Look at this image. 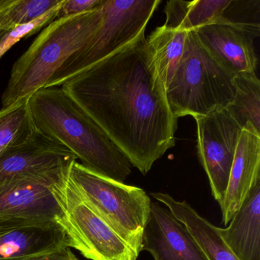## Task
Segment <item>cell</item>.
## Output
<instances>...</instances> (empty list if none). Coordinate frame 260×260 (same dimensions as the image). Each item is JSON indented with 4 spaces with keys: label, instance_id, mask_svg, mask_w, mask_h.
Returning <instances> with one entry per match:
<instances>
[{
    "label": "cell",
    "instance_id": "1",
    "mask_svg": "<svg viewBox=\"0 0 260 260\" xmlns=\"http://www.w3.org/2000/svg\"><path fill=\"white\" fill-rule=\"evenodd\" d=\"M143 175L174 147L177 118L145 31L62 85Z\"/></svg>",
    "mask_w": 260,
    "mask_h": 260
},
{
    "label": "cell",
    "instance_id": "2",
    "mask_svg": "<svg viewBox=\"0 0 260 260\" xmlns=\"http://www.w3.org/2000/svg\"><path fill=\"white\" fill-rule=\"evenodd\" d=\"M36 131L66 147L94 173L124 183L132 165L106 132L61 87L40 89L28 98Z\"/></svg>",
    "mask_w": 260,
    "mask_h": 260
},
{
    "label": "cell",
    "instance_id": "3",
    "mask_svg": "<svg viewBox=\"0 0 260 260\" xmlns=\"http://www.w3.org/2000/svg\"><path fill=\"white\" fill-rule=\"evenodd\" d=\"M102 4L92 11L56 19L43 28L13 64L1 97V109L46 87L63 63L88 45L103 22Z\"/></svg>",
    "mask_w": 260,
    "mask_h": 260
},
{
    "label": "cell",
    "instance_id": "4",
    "mask_svg": "<svg viewBox=\"0 0 260 260\" xmlns=\"http://www.w3.org/2000/svg\"><path fill=\"white\" fill-rule=\"evenodd\" d=\"M235 75L223 68L188 31L183 54L166 86L169 106L176 118L204 116L226 109L235 95Z\"/></svg>",
    "mask_w": 260,
    "mask_h": 260
},
{
    "label": "cell",
    "instance_id": "5",
    "mask_svg": "<svg viewBox=\"0 0 260 260\" xmlns=\"http://www.w3.org/2000/svg\"><path fill=\"white\" fill-rule=\"evenodd\" d=\"M69 178L94 211L139 255L152 202L146 191L94 173L77 161Z\"/></svg>",
    "mask_w": 260,
    "mask_h": 260
},
{
    "label": "cell",
    "instance_id": "6",
    "mask_svg": "<svg viewBox=\"0 0 260 260\" xmlns=\"http://www.w3.org/2000/svg\"><path fill=\"white\" fill-rule=\"evenodd\" d=\"M159 4L160 0H103L101 26L88 45L63 63L46 87L62 86L82 71L135 41L145 31Z\"/></svg>",
    "mask_w": 260,
    "mask_h": 260
},
{
    "label": "cell",
    "instance_id": "7",
    "mask_svg": "<svg viewBox=\"0 0 260 260\" xmlns=\"http://www.w3.org/2000/svg\"><path fill=\"white\" fill-rule=\"evenodd\" d=\"M51 190L63 214L60 225L69 248L89 260H137L139 255L87 203L69 172Z\"/></svg>",
    "mask_w": 260,
    "mask_h": 260
},
{
    "label": "cell",
    "instance_id": "8",
    "mask_svg": "<svg viewBox=\"0 0 260 260\" xmlns=\"http://www.w3.org/2000/svg\"><path fill=\"white\" fill-rule=\"evenodd\" d=\"M197 150L214 199L221 205L242 127L226 109L196 118Z\"/></svg>",
    "mask_w": 260,
    "mask_h": 260
},
{
    "label": "cell",
    "instance_id": "9",
    "mask_svg": "<svg viewBox=\"0 0 260 260\" xmlns=\"http://www.w3.org/2000/svg\"><path fill=\"white\" fill-rule=\"evenodd\" d=\"M77 159L66 147L37 132L28 142L0 153V185L24 178L55 177Z\"/></svg>",
    "mask_w": 260,
    "mask_h": 260
},
{
    "label": "cell",
    "instance_id": "10",
    "mask_svg": "<svg viewBox=\"0 0 260 260\" xmlns=\"http://www.w3.org/2000/svg\"><path fill=\"white\" fill-rule=\"evenodd\" d=\"M154 260H208L188 228L162 204L151 202L142 249Z\"/></svg>",
    "mask_w": 260,
    "mask_h": 260
},
{
    "label": "cell",
    "instance_id": "11",
    "mask_svg": "<svg viewBox=\"0 0 260 260\" xmlns=\"http://www.w3.org/2000/svg\"><path fill=\"white\" fill-rule=\"evenodd\" d=\"M69 170L55 177L24 178L0 185V216L61 224L63 214L51 191V185L61 179Z\"/></svg>",
    "mask_w": 260,
    "mask_h": 260
},
{
    "label": "cell",
    "instance_id": "12",
    "mask_svg": "<svg viewBox=\"0 0 260 260\" xmlns=\"http://www.w3.org/2000/svg\"><path fill=\"white\" fill-rule=\"evenodd\" d=\"M68 247L66 234L56 222L0 216V260L49 253Z\"/></svg>",
    "mask_w": 260,
    "mask_h": 260
},
{
    "label": "cell",
    "instance_id": "13",
    "mask_svg": "<svg viewBox=\"0 0 260 260\" xmlns=\"http://www.w3.org/2000/svg\"><path fill=\"white\" fill-rule=\"evenodd\" d=\"M208 53L234 75L255 72L257 60L253 41L258 33L237 24L217 20L194 30Z\"/></svg>",
    "mask_w": 260,
    "mask_h": 260
},
{
    "label": "cell",
    "instance_id": "14",
    "mask_svg": "<svg viewBox=\"0 0 260 260\" xmlns=\"http://www.w3.org/2000/svg\"><path fill=\"white\" fill-rule=\"evenodd\" d=\"M260 182V134L243 127L233 161L228 188L220 205L225 226L232 220L252 187Z\"/></svg>",
    "mask_w": 260,
    "mask_h": 260
},
{
    "label": "cell",
    "instance_id": "15",
    "mask_svg": "<svg viewBox=\"0 0 260 260\" xmlns=\"http://www.w3.org/2000/svg\"><path fill=\"white\" fill-rule=\"evenodd\" d=\"M216 229L239 260H260V182L252 187L229 226Z\"/></svg>",
    "mask_w": 260,
    "mask_h": 260
},
{
    "label": "cell",
    "instance_id": "16",
    "mask_svg": "<svg viewBox=\"0 0 260 260\" xmlns=\"http://www.w3.org/2000/svg\"><path fill=\"white\" fill-rule=\"evenodd\" d=\"M150 196L165 205L178 220L185 225L208 260H239L219 235L216 226L199 215L186 201L175 200L167 193L151 192Z\"/></svg>",
    "mask_w": 260,
    "mask_h": 260
},
{
    "label": "cell",
    "instance_id": "17",
    "mask_svg": "<svg viewBox=\"0 0 260 260\" xmlns=\"http://www.w3.org/2000/svg\"><path fill=\"white\" fill-rule=\"evenodd\" d=\"M231 0H171L165 12L166 28L191 31L218 20Z\"/></svg>",
    "mask_w": 260,
    "mask_h": 260
},
{
    "label": "cell",
    "instance_id": "18",
    "mask_svg": "<svg viewBox=\"0 0 260 260\" xmlns=\"http://www.w3.org/2000/svg\"><path fill=\"white\" fill-rule=\"evenodd\" d=\"M235 95L226 108L242 127H253L260 134V82L255 72L242 73L234 77Z\"/></svg>",
    "mask_w": 260,
    "mask_h": 260
},
{
    "label": "cell",
    "instance_id": "19",
    "mask_svg": "<svg viewBox=\"0 0 260 260\" xmlns=\"http://www.w3.org/2000/svg\"><path fill=\"white\" fill-rule=\"evenodd\" d=\"M188 31L166 28H156L147 39L158 74L166 86L183 54Z\"/></svg>",
    "mask_w": 260,
    "mask_h": 260
},
{
    "label": "cell",
    "instance_id": "20",
    "mask_svg": "<svg viewBox=\"0 0 260 260\" xmlns=\"http://www.w3.org/2000/svg\"><path fill=\"white\" fill-rule=\"evenodd\" d=\"M36 133L28 99L0 110V153L28 142Z\"/></svg>",
    "mask_w": 260,
    "mask_h": 260
},
{
    "label": "cell",
    "instance_id": "21",
    "mask_svg": "<svg viewBox=\"0 0 260 260\" xmlns=\"http://www.w3.org/2000/svg\"><path fill=\"white\" fill-rule=\"evenodd\" d=\"M61 2L62 0H13L0 14V30L10 31L31 23Z\"/></svg>",
    "mask_w": 260,
    "mask_h": 260
},
{
    "label": "cell",
    "instance_id": "22",
    "mask_svg": "<svg viewBox=\"0 0 260 260\" xmlns=\"http://www.w3.org/2000/svg\"><path fill=\"white\" fill-rule=\"evenodd\" d=\"M259 0H231L218 20L237 24L259 34Z\"/></svg>",
    "mask_w": 260,
    "mask_h": 260
},
{
    "label": "cell",
    "instance_id": "23",
    "mask_svg": "<svg viewBox=\"0 0 260 260\" xmlns=\"http://www.w3.org/2000/svg\"><path fill=\"white\" fill-rule=\"evenodd\" d=\"M61 4L45 13L39 19L33 21L31 23L17 27L7 32V35L3 38L2 40L0 41V59L22 39L36 34L41 29L45 28L47 25L54 22L57 17V11Z\"/></svg>",
    "mask_w": 260,
    "mask_h": 260
},
{
    "label": "cell",
    "instance_id": "24",
    "mask_svg": "<svg viewBox=\"0 0 260 260\" xmlns=\"http://www.w3.org/2000/svg\"><path fill=\"white\" fill-rule=\"evenodd\" d=\"M103 0H63L56 19L71 17L95 10ZM55 19V20H56Z\"/></svg>",
    "mask_w": 260,
    "mask_h": 260
},
{
    "label": "cell",
    "instance_id": "25",
    "mask_svg": "<svg viewBox=\"0 0 260 260\" xmlns=\"http://www.w3.org/2000/svg\"><path fill=\"white\" fill-rule=\"evenodd\" d=\"M3 260H79L71 248L60 249L49 253L41 255H30V256L15 257Z\"/></svg>",
    "mask_w": 260,
    "mask_h": 260
},
{
    "label": "cell",
    "instance_id": "26",
    "mask_svg": "<svg viewBox=\"0 0 260 260\" xmlns=\"http://www.w3.org/2000/svg\"><path fill=\"white\" fill-rule=\"evenodd\" d=\"M13 1V0H0V14L11 5Z\"/></svg>",
    "mask_w": 260,
    "mask_h": 260
},
{
    "label": "cell",
    "instance_id": "27",
    "mask_svg": "<svg viewBox=\"0 0 260 260\" xmlns=\"http://www.w3.org/2000/svg\"><path fill=\"white\" fill-rule=\"evenodd\" d=\"M9 32L7 31H3V30H0V41L2 40L3 38L7 35V33Z\"/></svg>",
    "mask_w": 260,
    "mask_h": 260
}]
</instances>
